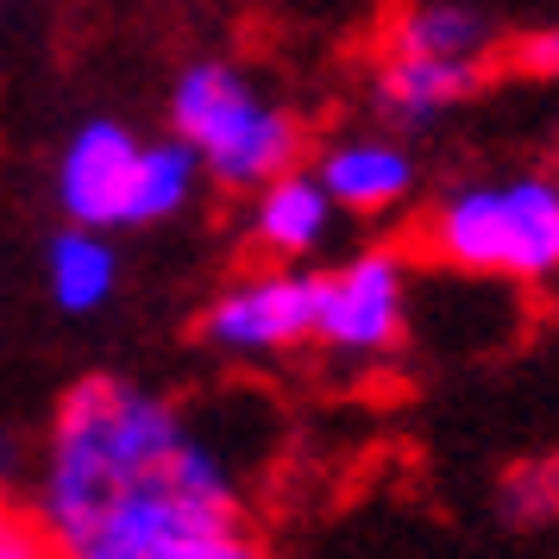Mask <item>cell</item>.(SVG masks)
<instances>
[{
	"label": "cell",
	"mask_w": 559,
	"mask_h": 559,
	"mask_svg": "<svg viewBox=\"0 0 559 559\" xmlns=\"http://www.w3.org/2000/svg\"><path fill=\"white\" fill-rule=\"evenodd\" d=\"M0 559H63V547L32 503L0 497Z\"/></svg>",
	"instance_id": "obj_13"
},
{
	"label": "cell",
	"mask_w": 559,
	"mask_h": 559,
	"mask_svg": "<svg viewBox=\"0 0 559 559\" xmlns=\"http://www.w3.org/2000/svg\"><path fill=\"white\" fill-rule=\"evenodd\" d=\"M522 70H534V76H559V26L522 38Z\"/></svg>",
	"instance_id": "obj_14"
},
{
	"label": "cell",
	"mask_w": 559,
	"mask_h": 559,
	"mask_svg": "<svg viewBox=\"0 0 559 559\" xmlns=\"http://www.w3.org/2000/svg\"><path fill=\"white\" fill-rule=\"evenodd\" d=\"M45 283H51V302L63 314H102L120 289V252L102 227H70L51 239L45 252Z\"/></svg>",
	"instance_id": "obj_11"
},
{
	"label": "cell",
	"mask_w": 559,
	"mask_h": 559,
	"mask_svg": "<svg viewBox=\"0 0 559 559\" xmlns=\"http://www.w3.org/2000/svg\"><path fill=\"white\" fill-rule=\"evenodd\" d=\"M408 321V271L396 252H358L321 271V328L314 346L340 358H378L403 340Z\"/></svg>",
	"instance_id": "obj_6"
},
{
	"label": "cell",
	"mask_w": 559,
	"mask_h": 559,
	"mask_svg": "<svg viewBox=\"0 0 559 559\" xmlns=\"http://www.w3.org/2000/svg\"><path fill=\"white\" fill-rule=\"evenodd\" d=\"M202 182V157L189 152L182 139H145L139 157V182H132V227H157L195 202Z\"/></svg>",
	"instance_id": "obj_12"
},
{
	"label": "cell",
	"mask_w": 559,
	"mask_h": 559,
	"mask_svg": "<svg viewBox=\"0 0 559 559\" xmlns=\"http://www.w3.org/2000/svg\"><path fill=\"white\" fill-rule=\"evenodd\" d=\"M321 328V271L271 264L233 277L202 314V340L227 358H283L314 346Z\"/></svg>",
	"instance_id": "obj_5"
},
{
	"label": "cell",
	"mask_w": 559,
	"mask_h": 559,
	"mask_svg": "<svg viewBox=\"0 0 559 559\" xmlns=\"http://www.w3.org/2000/svg\"><path fill=\"white\" fill-rule=\"evenodd\" d=\"M170 127L189 152L202 157V177L221 189L252 195L258 182L296 170L302 127L283 102H271L239 63L195 57L170 88Z\"/></svg>",
	"instance_id": "obj_2"
},
{
	"label": "cell",
	"mask_w": 559,
	"mask_h": 559,
	"mask_svg": "<svg viewBox=\"0 0 559 559\" xmlns=\"http://www.w3.org/2000/svg\"><path fill=\"white\" fill-rule=\"evenodd\" d=\"M32 509L63 554L157 515H246L221 440L177 396L132 378H82L57 403Z\"/></svg>",
	"instance_id": "obj_1"
},
{
	"label": "cell",
	"mask_w": 559,
	"mask_h": 559,
	"mask_svg": "<svg viewBox=\"0 0 559 559\" xmlns=\"http://www.w3.org/2000/svg\"><path fill=\"white\" fill-rule=\"evenodd\" d=\"M333 221H340V207H333L328 182L314 170H283V177L252 189L246 233H252V246L271 264H302V258H314L333 239Z\"/></svg>",
	"instance_id": "obj_9"
},
{
	"label": "cell",
	"mask_w": 559,
	"mask_h": 559,
	"mask_svg": "<svg viewBox=\"0 0 559 559\" xmlns=\"http://www.w3.org/2000/svg\"><path fill=\"white\" fill-rule=\"evenodd\" d=\"M314 177L328 182L340 214H390L415 195V157L390 132H358V139H333Z\"/></svg>",
	"instance_id": "obj_10"
},
{
	"label": "cell",
	"mask_w": 559,
	"mask_h": 559,
	"mask_svg": "<svg viewBox=\"0 0 559 559\" xmlns=\"http://www.w3.org/2000/svg\"><path fill=\"white\" fill-rule=\"evenodd\" d=\"M63 559H271L246 515H157L132 528L95 534Z\"/></svg>",
	"instance_id": "obj_8"
},
{
	"label": "cell",
	"mask_w": 559,
	"mask_h": 559,
	"mask_svg": "<svg viewBox=\"0 0 559 559\" xmlns=\"http://www.w3.org/2000/svg\"><path fill=\"white\" fill-rule=\"evenodd\" d=\"M139 157H145V139L127 120H82L70 132V145L57 152V207L76 227L127 233Z\"/></svg>",
	"instance_id": "obj_7"
},
{
	"label": "cell",
	"mask_w": 559,
	"mask_h": 559,
	"mask_svg": "<svg viewBox=\"0 0 559 559\" xmlns=\"http://www.w3.org/2000/svg\"><path fill=\"white\" fill-rule=\"evenodd\" d=\"M421 246L472 277L540 283L559 277V182L554 177H490L465 182L428 207Z\"/></svg>",
	"instance_id": "obj_3"
},
{
	"label": "cell",
	"mask_w": 559,
	"mask_h": 559,
	"mask_svg": "<svg viewBox=\"0 0 559 559\" xmlns=\"http://www.w3.org/2000/svg\"><path fill=\"white\" fill-rule=\"evenodd\" d=\"M484 63H490V26L459 0H421L396 13V26L383 38L378 63V114L390 127H433L440 114H453L478 95Z\"/></svg>",
	"instance_id": "obj_4"
}]
</instances>
